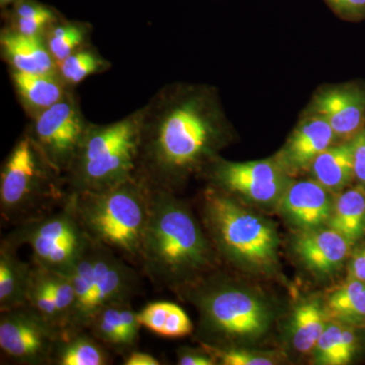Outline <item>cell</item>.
Listing matches in <instances>:
<instances>
[{
    "instance_id": "obj_25",
    "label": "cell",
    "mask_w": 365,
    "mask_h": 365,
    "mask_svg": "<svg viewBox=\"0 0 365 365\" xmlns=\"http://www.w3.org/2000/svg\"><path fill=\"white\" fill-rule=\"evenodd\" d=\"M6 26L34 37H44L54 24L64 16L55 7L39 0H20L11 9L1 11Z\"/></svg>"
},
{
    "instance_id": "obj_4",
    "label": "cell",
    "mask_w": 365,
    "mask_h": 365,
    "mask_svg": "<svg viewBox=\"0 0 365 365\" xmlns=\"http://www.w3.org/2000/svg\"><path fill=\"white\" fill-rule=\"evenodd\" d=\"M143 108L108 124L90 123L64 175L68 194L112 188L136 177Z\"/></svg>"
},
{
    "instance_id": "obj_24",
    "label": "cell",
    "mask_w": 365,
    "mask_h": 365,
    "mask_svg": "<svg viewBox=\"0 0 365 365\" xmlns=\"http://www.w3.org/2000/svg\"><path fill=\"white\" fill-rule=\"evenodd\" d=\"M357 329L335 319H329L325 331L314 349V361L322 365H346L357 354Z\"/></svg>"
},
{
    "instance_id": "obj_16",
    "label": "cell",
    "mask_w": 365,
    "mask_h": 365,
    "mask_svg": "<svg viewBox=\"0 0 365 365\" xmlns=\"http://www.w3.org/2000/svg\"><path fill=\"white\" fill-rule=\"evenodd\" d=\"M354 245L330 227L302 230L294 241V251L309 270L330 275L350 258Z\"/></svg>"
},
{
    "instance_id": "obj_1",
    "label": "cell",
    "mask_w": 365,
    "mask_h": 365,
    "mask_svg": "<svg viewBox=\"0 0 365 365\" xmlns=\"http://www.w3.org/2000/svg\"><path fill=\"white\" fill-rule=\"evenodd\" d=\"M136 177L175 192L232 140L220 93L206 83H168L143 106Z\"/></svg>"
},
{
    "instance_id": "obj_28",
    "label": "cell",
    "mask_w": 365,
    "mask_h": 365,
    "mask_svg": "<svg viewBox=\"0 0 365 365\" xmlns=\"http://www.w3.org/2000/svg\"><path fill=\"white\" fill-rule=\"evenodd\" d=\"M329 319L325 307L317 300H307L295 307L290 326L294 349L302 354L314 352Z\"/></svg>"
},
{
    "instance_id": "obj_35",
    "label": "cell",
    "mask_w": 365,
    "mask_h": 365,
    "mask_svg": "<svg viewBox=\"0 0 365 365\" xmlns=\"http://www.w3.org/2000/svg\"><path fill=\"white\" fill-rule=\"evenodd\" d=\"M352 143L355 180L365 186V128L352 139Z\"/></svg>"
},
{
    "instance_id": "obj_21",
    "label": "cell",
    "mask_w": 365,
    "mask_h": 365,
    "mask_svg": "<svg viewBox=\"0 0 365 365\" xmlns=\"http://www.w3.org/2000/svg\"><path fill=\"white\" fill-rule=\"evenodd\" d=\"M312 179L319 182L333 195L348 188L354 175L352 139L336 143L314 158L309 168Z\"/></svg>"
},
{
    "instance_id": "obj_37",
    "label": "cell",
    "mask_w": 365,
    "mask_h": 365,
    "mask_svg": "<svg viewBox=\"0 0 365 365\" xmlns=\"http://www.w3.org/2000/svg\"><path fill=\"white\" fill-rule=\"evenodd\" d=\"M160 364L162 362L160 359H155L150 353L137 351L136 349L125 355L123 362L125 365H160Z\"/></svg>"
},
{
    "instance_id": "obj_13",
    "label": "cell",
    "mask_w": 365,
    "mask_h": 365,
    "mask_svg": "<svg viewBox=\"0 0 365 365\" xmlns=\"http://www.w3.org/2000/svg\"><path fill=\"white\" fill-rule=\"evenodd\" d=\"M304 112L323 117L337 143L351 140L365 128V88L354 83L321 86Z\"/></svg>"
},
{
    "instance_id": "obj_32",
    "label": "cell",
    "mask_w": 365,
    "mask_h": 365,
    "mask_svg": "<svg viewBox=\"0 0 365 365\" xmlns=\"http://www.w3.org/2000/svg\"><path fill=\"white\" fill-rule=\"evenodd\" d=\"M201 345L216 360L217 364L222 365H272L275 364V359L265 352L252 351V350L242 349V348L227 346L218 347L204 344Z\"/></svg>"
},
{
    "instance_id": "obj_30",
    "label": "cell",
    "mask_w": 365,
    "mask_h": 365,
    "mask_svg": "<svg viewBox=\"0 0 365 365\" xmlns=\"http://www.w3.org/2000/svg\"><path fill=\"white\" fill-rule=\"evenodd\" d=\"M111 67V62L91 44L58 62L57 73L68 88L76 90L86 78L108 71Z\"/></svg>"
},
{
    "instance_id": "obj_17",
    "label": "cell",
    "mask_w": 365,
    "mask_h": 365,
    "mask_svg": "<svg viewBox=\"0 0 365 365\" xmlns=\"http://www.w3.org/2000/svg\"><path fill=\"white\" fill-rule=\"evenodd\" d=\"M141 328L131 304H113L93 317L88 330L110 351L124 357L136 349Z\"/></svg>"
},
{
    "instance_id": "obj_7",
    "label": "cell",
    "mask_w": 365,
    "mask_h": 365,
    "mask_svg": "<svg viewBox=\"0 0 365 365\" xmlns=\"http://www.w3.org/2000/svg\"><path fill=\"white\" fill-rule=\"evenodd\" d=\"M178 294L198 307L204 344L227 347L260 337L272 321L263 300L220 276L208 274Z\"/></svg>"
},
{
    "instance_id": "obj_11",
    "label": "cell",
    "mask_w": 365,
    "mask_h": 365,
    "mask_svg": "<svg viewBox=\"0 0 365 365\" xmlns=\"http://www.w3.org/2000/svg\"><path fill=\"white\" fill-rule=\"evenodd\" d=\"M30 120L26 129L34 140L52 165L66 175L91 123L81 111L76 90Z\"/></svg>"
},
{
    "instance_id": "obj_10",
    "label": "cell",
    "mask_w": 365,
    "mask_h": 365,
    "mask_svg": "<svg viewBox=\"0 0 365 365\" xmlns=\"http://www.w3.org/2000/svg\"><path fill=\"white\" fill-rule=\"evenodd\" d=\"M202 174L210 186L235 198L263 205L280 201L292 181L274 157L253 162H230L218 155Z\"/></svg>"
},
{
    "instance_id": "obj_3",
    "label": "cell",
    "mask_w": 365,
    "mask_h": 365,
    "mask_svg": "<svg viewBox=\"0 0 365 365\" xmlns=\"http://www.w3.org/2000/svg\"><path fill=\"white\" fill-rule=\"evenodd\" d=\"M150 187L133 178L112 188L71 194L90 239L130 264H139L150 209Z\"/></svg>"
},
{
    "instance_id": "obj_12",
    "label": "cell",
    "mask_w": 365,
    "mask_h": 365,
    "mask_svg": "<svg viewBox=\"0 0 365 365\" xmlns=\"http://www.w3.org/2000/svg\"><path fill=\"white\" fill-rule=\"evenodd\" d=\"M59 334L28 304L0 313V349L11 364L51 365Z\"/></svg>"
},
{
    "instance_id": "obj_23",
    "label": "cell",
    "mask_w": 365,
    "mask_h": 365,
    "mask_svg": "<svg viewBox=\"0 0 365 365\" xmlns=\"http://www.w3.org/2000/svg\"><path fill=\"white\" fill-rule=\"evenodd\" d=\"M329 227L337 230L353 245L365 237V186L346 188L334 199Z\"/></svg>"
},
{
    "instance_id": "obj_15",
    "label": "cell",
    "mask_w": 365,
    "mask_h": 365,
    "mask_svg": "<svg viewBox=\"0 0 365 365\" xmlns=\"http://www.w3.org/2000/svg\"><path fill=\"white\" fill-rule=\"evenodd\" d=\"M333 194L314 179L292 181L280 199L281 209L289 222L302 230H316L329 222Z\"/></svg>"
},
{
    "instance_id": "obj_20",
    "label": "cell",
    "mask_w": 365,
    "mask_h": 365,
    "mask_svg": "<svg viewBox=\"0 0 365 365\" xmlns=\"http://www.w3.org/2000/svg\"><path fill=\"white\" fill-rule=\"evenodd\" d=\"M32 276L33 264L21 260L18 248L2 239L0 242V313L26 304Z\"/></svg>"
},
{
    "instance_id": "obj_34",
    "label": "cell",
    "mask_w": 365,
    "mask_h": 365,
    "mask_svg": "<svg viewBox=\"0 0 365 365\" xmlns=\"http://www.w3.org/2000/svg\"><path fill=\"white\" fill-rule=\"evenodd\" d=\"M177 364L179 365H215L216 360L202 346V349L182 347L177 350Z\"/></svg>"
},
{
    "instance_id": "obj_38",
    "label": "cell",
    "mask_w": 365,
    "mask_h": 365,
    "mask_svg": "<svg viewBox=\"0 0 365 365\" xmlns=\"http://www.w3.org/2000/svg\"><path fill=\"white\" fill-rule=\"evenodd\" d=\"M20 0H0V9L1 11H6V9H11L14 4H18Z\"/></svg>"
},
{
    "instance_id": "obj_6",
    "label": "cell",
    "mask_w": 365,
    "mask_h": 365,
    "mask_svg": "<svg viewBox=\"0 0 365 365\" xmlns=\"http://www.w3.org/2000/svg\"><path fill=\"white\" fill-rule=\"evenodd\" d=\"M200 210L209 239L222 258L242 268H273L278 237L272 223L210 185L201 195Z\"/></svg>"
},
{
    "instance_id": "obj_27",
    "label": "cell",
    "mask_w": 365,
    "mask_h": 365,
    "mask_svg": "<svg viewBox=\"0 0 365 365\" xmlns=\"http://www.w3.org/2000/svg\"><path fill=\"white\" fill-rule=\"evenodd\" d=\"M324 307L329 319L365 329V282L346 280L327 297Z\"/></svg>"
},
{
    "instance_id": "obj_8",
    "label": "cell",
    "mask_w": 365,
    "mask_h": 365,
    "mask_svg": "<svg viewBox=\"0 0 365 365\" xmlns=\"http://www.w3.org/2000/svg\"><path fill=\"white\" fill-rule=\"evenodd\" d=\"M111 249L91 242L71 273L76 295L71 326L67 330H88L91 319L103 307L131 304L140 294L138 272Z\"/></svg>"
},
{
    "instance_id": "obj_18",
    "label": "cell",
    "mask_w": 365,
    "mask_h": 365,
    "mask_svg": "<svg viewBox=\"0 0 365 365\" xmlns=\"http://www.w3.org/2000/svg\"><path fill=\"white\" fill-rule=\"evenodd\" d=\"M0 55L9 71L57 73V62L43 37L24 35L4 26L0 31Z\"/></svg>"
},
{
    "instance_id": "obj_14",
    "label": "cell",
    "mask_w": 365,
    "mask_h": 365,
    "mask_svg": "<svg viewBox=\"0 0 365 365\" xmlns=\"http://www.w3.org/2000/svg\"><path fill=\"white\" fill-rule=\"evenodd\" d=\"M336 143L332 127L323 117L304 112L287 143L274 158L292 178L309 172L314 158Z\"/></svg>"
},
{
    "instance_id": "obj_33",
    "label": "cell",
    "mask_w": 365,
    "mask_h": 365,
    "mask_svg": "<svg viewBox=\"0 0 365 365\" xmlns=\"http://www.w3.org/2000/svg\"><path fill=\"white\" fill-rule=\"evenodd\" d=\"M337 18L347 21L365 20V0H324Z\"/></svg>"
},
{
    "instance_id": "obj_36",
    "label": "cell",
    "mask_w": 365,
    "mask_h": 365,
    "mask_svg": "<svg viewBox=\"0 0 365 365\" xmlns=\"http://www.w3.org/2000/svg\"><path fill=\"white\" fill-rule=\"evenodd\" d=\"M347 279L365 282V246L356 250L350 256L347 266Z\"/></svg>"
},
{
    "instance_id": "obj_5",
    "label": "cell",
    "mask_w": 365,
    "mask_h": 365,
    "mask_svg": "<svg viewBox=\"0 0 365 365\" xmlns=\"http://www.w3.org/2000/svg\"><path fill=\"white\" fill-rule=\"evenodd\" d=\"M68 195L64 175L26 128L0 170L2 220L14 227L59 207Z\"/></svg>"
},
{
    "instance_id": "obj_19",
    "label": "cell",
    "mask_w": 365,
    "mask_h": 365,
    "mask_svg": "<svg viewBox=\"0 0 365 365\" xmlns=\"http://www.w3.org/2000/svg\"><path fill=\"white\" fill-rule=\"evenodd\" d=\"M9 76L19 102L30 119L60 102L72 91L58 73H24L9 71Z\"/></svg>"
},
{
    "instance_id": "obj_29",
    "label": "cell",
    "mask_w": 365,
    "mask_h": 365,
    "mask_svg": "<svg viewBox=\"0 0 365 365\" xmlns=\"http://www.w3.org/2000/svg\"><path fill=\"white\" fill-rule=\"evenodd\" d=\"M93 26L88 21L61 19L45 34L44 41L55 61H62L72 53L91 45Z\"/></svg>"
},
{
    "instance_id": "obj_2",
    "label": "cell",
    "mask_w": 365,
    "mask_h": 365,
    "mask_svg": "<svg viewBox=\"0 0 365 365\" xmlns=\"http://www.w3.org/2000/svg\"><path fill=\"white\" fill-rule=\"evenodd\" d=\"M150 189L139 265L155 287L178 292L215 270L217 252L184 201L173 192Z\"/></svg>"
},
{
    "instance_id": "obj_31",
    "label": "cell",
    "mask_w": 365,
    "mask_h": 365,
    "mask_svg": "<svg viewBox=\"0 0 365 365\" xmlns=\"http://www.w3.org/2000/svg\"><path fill=\"white\" fill-rule=\"evenodd\" d=\"M29 306L32 307L52 326L61 333L62 326L60 322L58 311L54 304L51 292L48 287L44 269L33 265L32 282L29 290Z\"/></svg>"
},
{
    "instance_id": "obj_9",
    "label": "cell",
    "mask_w": 365,
    "mask_h": 365,
    "mask_svg": "<svg viewBox=\"0 0 365 365\" xmlns=\"http://www.w3.org/2000/svg\"><path fill=\"white\" fill-rule=\"evenodd\" d=\"M4 239L18 249L28 245L33 265L63 275L71 273L93 242L76 215L71 194L54 210L14 225Z\"/></svg>"
},
{
    "instance_id": "obj_26",
    "label": "cell",
    "mask_w": 365,
    "mask_h": 365,
    "mask_svg": "<svg viewBox=\"0 0 365 365\" xmlns=\"http://www.w3.org/2000/svg\"><path fill=\"white\" fill-rule=\"evenodd\" d=\"M141 326L163 338H184L194 331L188 314L170 302H150L137 312Z\"/></svg>"
},
{
    "instance_id": "obj_22",
    "label": "cell",
    "mask_w": 365,
    "mask_h": 365,
    "mask_svg": "<svg viewBox=\"0 0 365 365\" xmlns=\"http://www.w3.org/2000/svg\"><path fill=\"white\" fill-rule=\"evenodd\" d=\"M110 350L88 330L62 331L55 343L51 365H108Z\"/></svg>"
}]
</instances>
